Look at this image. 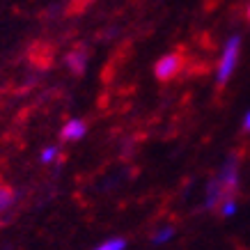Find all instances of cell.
I'll list each match as a JSON object with an SVG mask.
<instances>
[{
    "instance_id": "7",
    "label": "cell",
    "mask_w": 250,
    "mask_h": 250,
    "mask_svg": "<svg viewBox=\"0 0 250 250\" xmlns=\"http://www.w3.org/2000/svg\"><path fill=\"white\" fill-rule=\"evenodd\" d=\"M124 248H126V241H124V239H110V241H104L94 250H124Z\"/></svg>"
},
{
    "instance_id": "10",
    "label": "cell",
    "mask_w": 250,
    "mask_h": 250,
    "mask_svg": "<svg viewBox=\"0 0 250 250\" xmlns=\"http://www.w3.org/2000/svg\"><path fill=\"white\" fill-rule=\"evenodd\" d=\"M243 131H248L250 133V110L243 115Z\"/></svg>"
},
{
    "instance_id": "1",
    "label": "cell",
    "mask_w": 250,
    "mask_h": 250,
    "mask_svg": "<svg viewBox=\"0 0 250 250\" xmlns=\"http://www.w3.org/2000/svg\"><path fill=\"white\" fill-rule=\"evenodd\" d=\"M239 186V166L234 159L225 161V166L220 167V172L213 177L209 186H207L205 207L207 209H218V205L225 197H232Z\"/></svg>"
},
{
    "instance_id": "6",
    "label": "cell",
    "mask_w": 250,
    "mask_h": 250,
    "mask_svg": "<svg viewBox=\"0 0 250 250\" xmlns=\"http://www.w3.org/2000/svg\"><path fill=\"white\" fill-rule=\"evenodd\" d=\"M174 236V228H170V225H166V228H161L156 234L152 236V241L156 243V246H163V243H167L170 239Z\"/></svg>"
},
{
    "instance_id": "2",
    "label": "cell",
    "mask_w": 250,
    "mask_h": 250,
    "mask_svg": "<svg viewBox=\"0 0 250 250\" xmlns=\"http://www.w3.org/2000/svg\"><path fill=\"white\" fill-rule=\"evenodd\" d=\"M239 53H241V37L232 35L223 46L218 69H216V83L218 85H225L232 78V74L236 71V64H239Z\"/></svg>"
},
{
    "instance_id": "5",
    "label": "cell",
    "mask_w": 250,
    "mask_h": 250,
    "mask_svg": "<svg viewBox=\"0 0 250 250\" xmlns=\"http://www.w3.org/2000/svg\"><path fill=\"white\" fill-rule=\"evenodd\" d=\"M218 211H220V216H223V218H232V216L239 211V202H236V197L234 195L225 197V200L218 205Z\"/></svg>"
},
{
    "instance_id": "8",
    "label": "cell",
    "mask_w": 250,
    "mask_h": 250,
    "mask_svg": "<svg viewBox=\"0 0 250 250\" xmlns=\"http://www.w3.org/2000/svg\"><path fill=\"white\" fill-rule=\"evenodd\" d=\"M12 200H14L12 190H7V188H2V186H0V211H2V209H7V207L12 205Z\"/></svg>"
},
{
    "instance_id": "4",
    "label": "cell",
    "mask_w": 250,
    "mask_h": 250,
    "mask_svg": "<svg viewBox=\"0 0 250 250\" xmlns=\"http://www.w3.org/2000/svg\"><path fill=\"white\" fill-rule=\"evenodd\" d=\"M85 131H87V126H85V122L83 120H71L62 129V138L64 140H81V138L85 136Z\"/></svg>"
},
{
    "instance_id": "3",
    "label": "cell",
    "mask_w": 250,
    "mask_h": 250,
    "mask_svg": "<svg viewBox=\"0 0 250 250\" xmlns=\"http://www.w3.org/2000/svg\"><path fill=\"white\" fill-rule=\"evenodd\" d=\"M179 69H182V58L177 53H167L163 55L159 62H156V67H154V74H156V78H161V81H167V78H172L179 74Z\"/></svg>"
},
{
    "instance_id": "11",
    "label": "cell",
    "mask_w": 250,
    "mask_h": 250,
    "mask_svg": "<svg viewBox=\"0 0 250 250\" xmlns=\"http://www.w3.org/2000/svg\"><path fill=\"white\" fill-rule=\"evenodd\" d=\"M248 19H250V7H248Z\"/></svg>"
},
{
    "instance_id": "9",
    "label": "cell",
    "mask_w": 250,
    "mask_h": 250,
    "mask_svg": "<svg viewBox=\"0 0 250 250\" xmlns=\"http://www.w3.org/2000/svg\"><path fill=\"white\" fill-rule=\"evenodd\" d=\"M55 156H58V149L55 147H46V152L42 154V163H51Z\"/></svg>"
}]
</instances>
